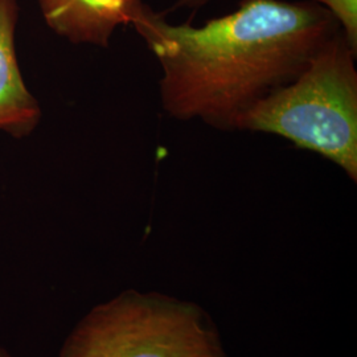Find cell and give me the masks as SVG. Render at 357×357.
<instances>
[{
	"mask_svg": "<svg viewBox=\"0 0 357 357\" xmlns=\"http://www.w3.org/2000/svg\"><path fill=\"white\" fill-rule=\"evenodd\" d=\"M132 26L162 68L167 114L228 131L342 32L314 0H243L234 13L203 26L171 24L144 4Z\"/></svg>",
	"mask_w": 357,
	"mask_h": 357,
	"instance_id": "obj_1",
	"label": "cell"
},
{
	"mask_svg": "<svg viewBox=\"0 0 357 357\" xmlns=\"http://www.w3.org/2000/svg\"><path fill=\"white\" fill-rule=\"evenodd\" d=\"M357 52L343 32L303 70L245 112L236 130L265 132L319 153L357 181Z\"/></svg>",
	"mask_w": 357,
	"mask_h": 357,
	"instance_id": "obj_2",
	"label": "cell"
},
{
	"mask_svg": "<svg viewBox=\"0 0 357 357\" xmlns=\"http://www.w3.org/2000/svg\"><path fill=\"white\" fill-rule=\"evenodd\" d=\"M60 357H231L205 308L128 289L96 305L66 336Z\"/></svg>",
	"mask_w": 357,
	"mask_h": 357,
	"instance_id": "obj_3",
	"label": "cell"
},
{
	"mask_svg": "<svg viewBox=\"0 0 357 357\" xmlns=\"http://www.w3.org/2000/svg\"><path fill=\"white\" fill-rule=\"evenodd\" d=\"M45 24L73 44L109 48L118 26H132L142 0H38Z\"/></svg>",
	"mask_w": 357,
	"mask_h": 357,
	"instance_id": "obj_4",
	"label": "cell"
},
{
	"mask_svg": "<svg viewBox=\"0 0 357 357\" xmlns=\"http://www.w3.org/2000/svg\"><path fill=\"white\" fill-rule=\"evenodd\" d=\"M17 0H0V131L13 138H24L38 128L43 112L26 88L17 63Z\"/></svg>",
	"mask_w": 357,
	"mask_h": 357,
	"instance_id": "obj_5",
	"label": "cell"
},
{
	"mask_svg": "<svg viewBox=\"0 0 357 357\" xmlns=\"http://www.w3.org/2000/svg\"><path fill=\"white\" fill-rule=\"evenodd\" d=\"M331 13L348 44L357 52V0H314Z\"/></svg>",
	"mask_w": 357,
	"mask_h": 357,
	"instance_id": "obj_6",
	"label": "cell"
},
{
	"mask_svg": "<svg viewBox=\"0 0 357 357\" xmlns=\"http://www.w3.org/2000/svg\"><path fill=\"white\" fill-rule=\"evenodd\" d=\"M212 0H178L176 7L180 8H199L203 7L205 4H208Z\"/></svg>",
	"mask_w": 357,
	"mask_h": 357,
	"instance_id": "obj_7",
	"label": "cell"
},
{
	"mask_svg": "<svg viewBox=\"0 0 357 357\" xmlns=\"http://www.w3.org/2000/svg\"><path fill=\"white\" fill-rule=\"evenodd\" d=\"M0 357H11L10 354L4 349V348H0Z\"/></svg>",
	"mask_w": 357,
	"mask_h": 357,
	"instance_id": "obj_8",
	"label": "cell"
}]
</instances>
